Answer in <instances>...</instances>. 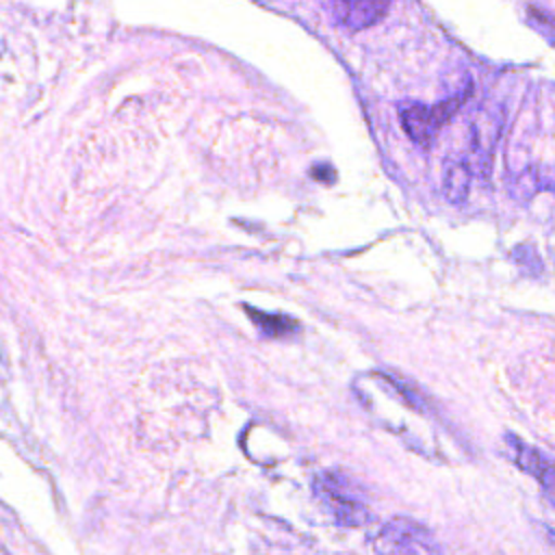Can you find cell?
<instances>
[{"mask_svg":"<svg viewBox=\"0 0 555 555\" xmlns=\"http://www.w3.org/2000/svg\"><path fill=\"white\" fill-rule=\"evenodd\" d=\"M542 186V176L535 171V169H525L520 171L512 184H509V193L516 197V199H531Z\"/></svg>","mask_w":555,"mask_h":555,"instance_id":"8","label":"cell"},{"mask_svg":"<svg viewBox=\"0 0 555 555\" xmlns=\"http://www.w3.org/2000/svg\"><path fill=\"white\" fill-rule=\"evenodd\" d=\"M509 440V447H512V455L516 460V464L529 473L531 477H535L546 496L553 501L555 505V464L551 460H546L540 451H535L533 447H529L527 442L522 440H516V438H507Z\"/></svg>","mask_w":555,"mask_h":555,"instance_id":"5","label":"cell"},{"mask_svg":"<svg viewBox=\"0 0 555 555\" xmlns=\"http://www.w3.org/2000/svg\"><path fill=\"white\" fill-rule=\"evenodd\" d=\"M399 115H401L403 130L421 147H429L434 137H436V132H438V128L442 126L434 106L410 104V106H403Z\"/></svg>","mask_w":555,"mask_h":555,"instance_id":"6","label":"cell"},{"mask_svg":"<svg viewBox=\"0 0 555 555\" xmlns=\"http://www.w3.org/2000/svg\"><path fill=\"white\" fill-rule=\"evenodd\" d=\"M375 546L382 553H434V551H438L431 533L412 518H392L388 525H384L377 535Z\"/></svg>","mask_w":555,"mask_h":555,"instance_id":"1","label":"cell"},{"mask_svg":"<svg viewBox=\"0 0 555 555\" xmlns=\"http://www.w3.org/2000/svg\"><path fill=\"white\" fill-rule=\"evenodd\" d=\"M314 488H317L319 499L325 503L330 514L340 525L358 527V525H364L369 520V509L362 503H358L356 499H351L343 488H338L334 477H330V475L321 477Z\"/></svg>","mask_w":555,"mask_h":555,"instance_id":"2","label":"cell"},{"mask_svg":"<svg viewBox=\"0 0 555 555\" xmlns=\"http://www.w3.org/2000/svg\"><path fill=\"white\" fill-rule=\"evenodd\" d=\"M512 258H514L516 267H518L520 271H525V273L535 275V273L542 271L540 256H538V251H535L531 245H518V247H514Z\"/></svg>","mask_w":555,"mask_h":555,"instance_id":"9","label":"cell"},{"mask_svg":"<svg viewBox=\"0 0 555 555\" xmlns=\"http://www.w3.org/2000/svg\"><path fill=\"white\" fill-rule=\"evenodd\" d=\"M470 167L466 163H451L442 176V193L447 202L462 204L470 193Z\"/></svg>","mask_w":555,"mask_h":555,"instance_id":"7","label":"cell"},{"mask_svg":"<svg viewBox=\"0 0 555 555\" xmlns=\"http://www.w3.org/2000/svg\"><path fill=\"white\" fill-rule=\"evenodd\" d=\"M529 22L533 24V28H535L538 33H542V35L555 46V17H553V15H548V13L542 11V9L531 7V9H529Z\"/></svg>","mask_w":555,"mask_h":555,"instance_id":"10","label":"cell"},{"mask_svg":"<svg viewBox=\"0 0 555 555\" xmlns=\"http://www.w3.org/2000/svg\"><path fill=\"white\" fill-rule=\"evenodd\" d=\"M501 126H503V115L501 111H492V108H481L473 119V128H470L473 154L477 156V165L481 171L490 169V160L501 134Z\"/></svg>","mask_w":555,"mask_h":555,"instance_id":"3","label":"cell"},{"mask_svg":"<svg viewBox=\"0 0 555 555\" xmlns=\"http://www.w3.org/2000/svg\"><path fill=\"white\" fill-rule=\"evenodd\" d=\"M390 2L392 0H330V9L343 26L362 30L379 22L386 15Z\"/></svg>","mask_w":555,"mask_h":555,"instance_id":"4","label":"cell"}]
</instances>
